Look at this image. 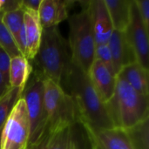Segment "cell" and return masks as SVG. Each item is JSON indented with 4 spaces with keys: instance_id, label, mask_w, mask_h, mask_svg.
<instances>
[{
    "instance_id": "cell-9",
    "label": "cell",
    "mask_w": 149,
    "mask_h": 149,
    "mask_svg": "<svg viewBox=\"0 0 149 149\" xmlns=\"http://www.w3.org/2000/svg\"><path fill=\"white\" fill-rule=\"evenodd\" d=\"M47 149H93V147L88 132L81 122H77L50 134Z\"/></svg>"
},
{
    "instance_id": "cell-24",
    "label": "cell",
    "mask_w": 149,
    "mask_h": 149,
    "mask_svg": "<svg viewBox=\"0 0 149 149\" xmlns=\"http://www.w3.org/2000/svg\"><path fill=\"white\" fill-rule=\"evenodd\" d=\"M10 64V56L3 47L0 46V73L2 74L7 85H9Z\"/></svg>"
},
{
    "instance_id": "cell-10",
    "label": "cell",
    "mask_w": 149,
    "mask_h": 149,
    "mask_svg": "<svg viewBox=\"0 0 149 149\" xmlns=\"http://www.w3.org/2000/svg\"><path fill=\"white\" fill-rule=\"evenodd\" d=\"M89 5L95 45H107L114 30L105 1L92 0Z\"/></svg>"
},
{
    "instance_id": "cell-3",
    "label": "cell",
    "mask_w": 149,
    "mask_h": 149,
    "mask_svg": "<svg viewBox=\"0 0 149 149\" xmlns=\"http://www.w3.org/2000/svg\"><path fill=\"white\" fill-rule=\"evenodd\" d=\"M113 98L107 107L115 127L130 128L148 118V96L133 89L124 79L116 76Z\"/></svg>"
},
{
    "instance_id": "cell-25",
    "label": "cell",
    "mask_w": 149,
    "mask_h": 149,
    "mask_svg": "<svg viewBox=\"0 0 149 149\" xmlns=\"http://www.w3.org/2000/svg\"><path fill=\"white\" fill-rule=\"evenodd\" d=\"M139 16L146 27L148 31L149 29V1L148 0H134Z\"/></svg>"
},
{
    "instance_id": "cell-17",
    "label": "cell",
    "mask_w": 149,
    "mask_h": 149,
    "mask_svg": "<svg viewBox=\"0 0 149 149\" xmlns=\"http://www.w3.org/2000/svg\"><path fill=\"white\" fill-rule=\"evenodd\" d=\"M33 67L25 57L19 55L10 58L9 69V86L24 91L31 76Z\"/></svg>"
},
{
    "instance_id": "cell-23",
    "label": "cell",
    "mask_w": 149,
    "mask_h": 149,
    "mask_svg": "<svg viewBox=\"0 0 149 149\" xmlns=\"http://www.w3.org/2000/svg\"><path fill=\"white\" fill-rule=\"evenodd\" d=\"M95 58L100 60L110 72L115 75L111 52L107 45H99L95 46Z\"/></svg>"
},
{
    "instance_id": "cell-5",
    "label": "cell",
    "mask_w": 149,
    "mask_h": 149,
    "mask_svg": "<svg viewBox=\"0 0 149 149\" xmlns=\"http://www.w3.org/2000/svg\"><path fill=\"white\" fill-rule=\"evenodd\" d=\"M44 104L49 135L67 126L80 122L72 97L61 86L47 79H44Z\"/></svg>"
},
{
    "instance_id": "cell-18",
    "label": "cell",
    "mask_w": 149,
    "mask_h": 149,
    "mask_svg": "<svg viewBox=\"0 0 149 149\" xmlns=\"http://www.w3.org/2000/svg\"><path fill=\"white\" fill-rule=\"evenodd\" d=\"M114 31H125L131 19L133 0H104Z\"/></svg>"
},
{
    "instance_id": "cell-16",
    "label": "cell",
    "mask_w": 149,
    "mask_h": 149,
    "mask_svg": "<svg viewBox=\"0 0 149 149\" xmlns=\"http://www.w3.org/2000/svg\"><path fill=\"white\" fill-rule=\"evenodd\" d=\"M139 93L148 96V70L134 62L123 67L117 75Z\"/></svg>"
},
{
    "instance_id": "cell-21",
    "label": "cell",
    "mask_w": 149,
    "mask_h": 149,
    "mask_svg": "<svg viewBox=\"0 0 149 149\" xmlns=\"http://www.w3.org/2000/svg\"><path fill=\"white\" fill-rule=\"evenodd\" d=\"M24 11L22 8L2 14V21L10 32L16 44L17 42L21 29L24 25Z\"/></svg>"
},
{
    "instance_id": "cell-1",
    "label": "cell",
    "mask_w": 149,
    "mask_h": 149,
    "mask_svg": "<svg viewBox=\"0 0 149 149\" xmlns=\"http://www.w3.org/2000/svg\"><path fill=\"white\" fill-rule=\"evenodd\" d=\"M61 87L74 101L79 121L88 131L115 127L107 104L104 103L87 73L75 65L72 58L61 80Z\"/></svg>"
},
{
    "instance_id": "cell-8",
    "label": "cell",
    "mask_w": 149,
    "mask_h": 149,
    "mask_svg": "<svg viewBox=\"0 0 149 149\" xmlns=\"http://www.w3.org/2000/svg\"><path fill=\"white\" fill-rule=\"evenodd\" d=\"M127 39L135 55L136 61L143 68L148 70L149 63V40L148 31L144 26L136 5L132 1L130 23L124 31Z\"/></svg>"
},
{
    "instance_id": "cell-13",
    "label": "cell",
    "mask_w": 149,
    "mask_h": 149,
    "mask_svg": "<svg viewBox=\"0 0 149 149\" xmlns=\"http://www.w3.org/2000/svg\"><path fill=\"white\" fill-rule=\"evenodd\" d=\"M73 3V1L68 0H41L38 13L43 29L57 27L68 19L69 10Z\"/></svg>"
},
{
    "instance_id": "cell-15",
    "label": "cell",
    "mask_w": 149,
    "mask_h": 149,
    "mask_svg": "<svg viewBox=\"0 0 149 149\" xmlns=\"http://www.w3.org/2000/svg\"><path fill=\"white\" fill-rule=\"evenodd\" d=\"M24 26L26 38L25 58L28 60H32L37 55L40 45L43 27L37 11L30 10H24Z\"/></svg>"
},
{
    "instance_id": "cell-4",
    "label": "cell",
    "mask_w": 149,
    "mask_h": 149,
    "mask_svg": "<svg viewBox=\"0 0 149 149\" xmlns=\"http://www.w3.org/2000/svg\"><path fill=\"white\" fill-rule=\"evenodd\" d=\"M81 4L80 11L68 17V45L72 62L87 73L95 59L96 45L91 22L89 1L81 2Z\"/></svg>"
},
{
    "instance_id": "cell-26",
    "label": "cell",
    "mask_w": 149,
    "mask_h": 149,
    "mask_svg": "<svg viewBox=\"0 0 149 149\" xmlns=\"http://www.w3.org/2000/svg\"><path fill=\"white\" fill-rule=\"evenodd\" d=\"M41 0H20L21 8L24 10H30L38 11Z\"/></svg>"
},
{
    "instance_id": "cell-22",
    "label": "cell",
    "mask_w": 149,
    "mask_h": 149,
    "mask_svg": "<svg viewBox=\"0 0 149 149\" xmlns=\"http://www.w3.org/2000/svg\"><path fill=\"white\" fill-rule=\"evenodd\" d=\"M0 46L3 47L10 58L21 55L17 44L12 38L10 32L8 31L6 26L2 21V14L0 13Z\"/></svg>"
},
{
    "instance_id": "cell-2",
    "label": "cell",
    "mask_w": 149,
    "mask_h": 149,
    "mask_svg": "<svg viewBox=\"0 0 149 149\" xmlns=\"http://www.w3.org/2000/svg\"><path fill=\"white\" fill-rule=\"evenodd\" d=\"M38 72L43 79H51L61 86L63 75L71 60L68 42L57 27L43 29L37 55L32 59Z\"/></svg>"
},
{
    "instance_id": "cell-27",
    "label": "cell",
    "mask_w": 149,
    "mask_h": 149,
    "mask_svg": "<svg viewBox=\"0 0 149 149\" xmlns=\"http://www.w3.org/2000/svg\"><path fill=\"white\" fill-rule=\"evenodd\" d=\"M48 138H49V135L42 141L40 142L35 148L33 149H47V142H48Z\"/></svg>"
},
{
    "instance_id": "cell-28",
    "label": "cell",
    "mask_w": 149,
    "mask_h": 149,
    "mask_svg": "<svg viewBox=\"0 0 149 149\" xmlns=\"http://www.w3.org/2000/svg\"><path fill=\"white\" fill-rule=\"evenodd\" d=\"M5 0H0V13L3 14V5H4Z\"/></svg>"
},
{
    "instance_id": "cell-14",
    "label": "cell",
    "mask_w": 149,
    "mask_h": 149,
    "mask_svg": "<svg viewBox=\"0 0 149 149\" xmlns=\"http://www.w3.org/2000/svg\"><path fill=\"white\" fill-rule=\"evenodd\" d=\"M109 47L115 75L117 76L120 70L136 61L135 55L127 39L124 31H113L107 43Z\"/></svg>"
},
{
    "instance_id": "cell-19",
    "label": "cell",
    "mask_w": 149,
    "mask_h": 149,
    "mask_svg": "<svg viewBox=\"0 0 149 149\" xmlns=\"http://www.w3.org/2000/svg\"><path fill=\"white\" fill-rule=\"evenodd\" d=\"M148 119L149 117L135 126L125 129L135 149H149Z\"/></svg>"
},
{
    "instance_id": "cell-20",
    "label": "cell",
    "mask_w": 149,
    "mask_h": 149,
    "mask_svg": "<svg viewBox=\"0 0 149 149\" xmlns=\"http://www.w3.org/2000/svg\"><path fill=\"white\" fill-rule=\"evenodd\" d=\"M23 91L10 87L5 94L0 98V130L3 128L14 106L22 97Z\"/></svg>"
},
{
    "instance_id": "cell-7",
    "label": "cell",
    "mask_w": 149,
    "mask_h": 149,
    "mask_svg": "<svg viewBox=\"0 0 149 149\" xmlns=\"http://www.w3.org/2000/svg\"><path fill=\"white\" fill-rule=\"evenodd\" d=\"M30 122L21 97L11 110L1 132V149H28Z\"/></svg>"
},
{
    "instance_id": "cell-12",
    "label": "cell",
    "mask_w": 149,
    "mask_h": 149,
    "mask_svg": "<svg viewBox=\"0 0 149 149\" xmlns=\"http://www.w3.org/2000/svg\"><path fill=\"white\" fill-rule=\"evenodd\" d=\"M86 128V127H85ZM93 149H135L123 128L88 131Z\"/></svg>"
},
{
    "instance_id": "cell-6",
    "label": "cell",
    "mask_w": 149,
    "mask_h": 149,
    "mask_svg": "<svg viewBox=\"0 0 149 149\" xmlns=\"http://www.w3.org/2000/svg\"><path fill=\"white\" fill-rule=\"evenodd\" d=\"M32 72L33 74L29 79L22 93L30 122L28 149L35 148L49 135L44 104V79L38 72Z\"/></svg>"
},
{
    "instance_id": "cell-11",
    "label": "cell",
    "mask_w": 149,
    "mask_h": 149,
    "mask_svg": "<svg viewBox=\"0 0 149 149\" xmlns=\"http://www.w3.org/2000/svg\"><path fill=\"white\" fill-rule=\"evenodd\" d=\"M88 78L104 103L107 104L114 96L116 76L98 59H94L88 72Z\"/></svg>"
},
{
    "instance_id": "cell-29",
    "label": "cell",
    "mask_w": 149,
    "mask_h": 149,
    "mask_svg": "<svg viewBox=\"0 0 149 149\" xmlns=\"http://www.w3.org/2000/svg\"><path fill=\"white\" fill-rule=\"evenodd\" d=\"M1 132H2V129L0 130V149H1Z\"/></svg>"
}]
</instances>
